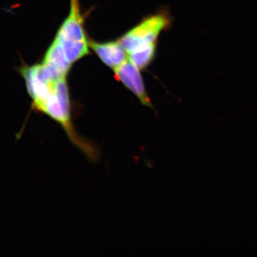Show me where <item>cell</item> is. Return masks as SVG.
Returning a JSON list of instances; mask_svg holds the SVG:
<instances>
[{"label": "cell", "mask_w": 257, "mask_h": 257, "mask_svg": "<svg viewBox=\"0 0 257 257\" xmlns=\"http://www.w3.org/2000/svg\"><path fill=\"white\" fill-rule=\"evenodd\" d=\"M55 40L63 49L71 64L89 53V41L84 31L79 0H70V12L59 29Z\"/></svg>", "instance_id": "1"}, {"label": "cell", "mask_w": 257, "mask_h": 257, "mask_svg": "<svg viewBox=\"0 0 257 257\" xmlns=\"http://www.w3.org/2000/svg\"><path fill=\"white\" fill-rule=\"evenodd\" d=\"M168 17L157 14L149 17L119 39L120 45L130 52L144 45L155 42L160 32L170 25Z\"/></svg>", "instance_id": "2"}, {"label": "cell", "mask_w": 257, "mask_h": 257, "mask_svg": "<svg viewBox=\"0 0 257 257\" xmlns=\"http://www.w3.org/2000/svg\"><path fill=\"white\" fill-rule=\"evenodd\" d=\"M114 70L116 79L130 89L138 98L139 100L141 101L143 105L153 108L144 84L143 77L140 74V69L133 62L126 60Z\"/></svg>", "instance_id": "3"}, {"label": "cell", "mask_w": 257, "mask_h": 257, "mask_svg": "<svg viewBox=\"0 0 257 257\" xmlns=\"http://www.w3.org/2000/svg\"><path fill=\"white\" fill-rule=\"evenodd\" d=\"M89 46L95 52L103 63L111 68H116L127 60L125 50L119 42L99 43L94 41H89Z\"/></svg>", "instance_id": "4"}, {"label": "cell", "mask_w": 257, "mask_h": 257, "mask_svg": "<svg viewBox=\"0 0 257 257\" xmlns=\"http://www.w3.org/2000/svg\"><path fill=\"white\" fill-rule=\"evenodd\" d=\"M155 50H156V44L155 42H152L128 52V60L133 62L140 69L146 68L153 60L155 55Z\"/></svg>", "instance_id": "5"}]
</instances>
